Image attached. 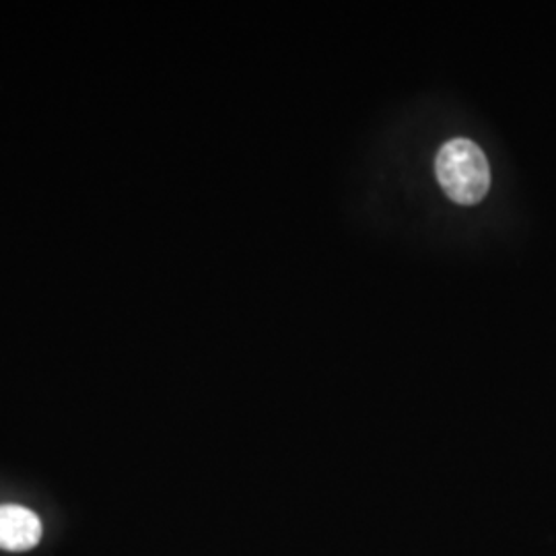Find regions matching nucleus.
<instances>
[{"label": "nucleus", "mask_w": 556, "mask_h": 556, "mask_svg": "<svg viewBox=\"0 0 556 556\" xmlns=\"http://www.w3.org/2000/svg\"><path fill=\"white\" fill-rule=\"evenodd\" d=\"M435 174L450 199L470 206L486 197L491 188V167L477 142L454 139L438 153Z\"/></svg>", "instance_id": "nucleus-1"}, {"label": "nucleus", "mask_w": 556, "mask_h": 556, "mask_svg": "<svg viewBox=\"0 0 556 556\" xmlns=\"http://www.w3.org/2000/svg\"><path fill=\"white\" fill-rule=\"evenodd\" d=\"M41 521L31 509L21 505H0V548L23 553L38 546Z\"/></svg>", "instance_id": "nucleus-2"}]
</instances>
